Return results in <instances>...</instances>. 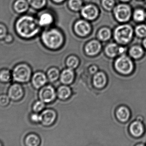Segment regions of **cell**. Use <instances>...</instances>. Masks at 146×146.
Instances as JSON below:
<instances>
[{
	"label": "cell",
	"mask_w": 146,
	"mask_h": 146,
	"mask_svg": "<svg viewBox=\"0 0 146 146\" xmlns=\"http://www.w3.org/2000/svg\"><path fill=\"white\" fill-rule=\"evenodd\" d=\"M133 30L129 25H123L117 27L115 31L114 36L117 42L122 44L129 43L133 38Z\"/></svg>",
	"instance_id": "obj_3"
},
{
	"label": "cell",
	"mask_w": 146,
	"mask_h": 146,
	"mask_svg": "<svg viewBox=\"0 0 146 146\" xmlns=\"http://www.w3.org/2000/svg\"><path fill=\"white\" fill-rule=\"evenodd\" d=\"M56 95L55 90L50 85L44 87L40 90L39 93L40 100L44 103H49L54 101Z\"/></svg>",
	"instance_id": "obj_7"
},
{
	"label": "cell",
	"mask_w": 146,
	"mask_h": 146,
	"mask_svg": "<svg viewBox=\"0 0 146 146\" xmlns=\"http://www.w3.org/2000/svg\"><path fill=\"white\" fill-rule=\"evenodd\" d=\"M2 145V144H1V143H0V146Z\"/></svg>",
	"instance_id": "obj_42"
},
{
	"label": "cell",
	"mask_w": 146,
	"mask_h": 146,
	"mask_svg": "<svg viewBox=\"0 0 146 146\" xmlns=\"http://www.w3.org/2000/svg\"><path fill=\"white\" fill-rule=\"evenodd\" d=\"M135 33L136 35L139 37H146V25H140L136 27Z\"/></svg>",
	"instance_id": "obj_28"
},
{
	"label": "cell",
	"mask_w": 146,
	"mask_h": 146,
	"mask_svg": "<svg viewBox=\"0 0 146 146\" xmlns=\"http://www.w3.org/2000/svg\"><path fill=\"white\" fill-rule=\"evenodd\" d=\"M116 70L121 74L129 75L134 69V64L131 58L126 55H122L118 57L115 63Z\"/></svg>",
	"instance_id": "obj_5"
},
{
	"label": "cell",
	"mask_w": 146,
	"mask_h": 146,
	"mask_svg": "<svg viewBox=\"0 0 146 146\" xmlns=\"http://www.w3.org/2000/svg\"><path fill=\"white\" fill-rule=\"evenodd\" d=\"M101 49V45L97 41H92L88 43L86 47V51L89 55H94L98 54Z\"/></svg>",
	"instance_id": "obj_17"
},
{
	"label": "cell",
	"mask_w": 146,
	"mask_h": 146,
	"mask_svg": "<svg viewBox=\"0 0 146 146\" xmlns=\"http://www.w3.org/2000/svg\"><path fill=\"white\" fill-rule=\"evenodd\" d=\"M7 35V27L3 24H0V39L5 38Z\"/></svg>",
	"instance_id": "obj_35"
},
{
	"label": "cell",
	"mask_w": 146,
	"mask_h": 146,
	"mask_svg": "<svg viewBox=\"0 0 146 146\" xmlns=\"http://www.w3.org/2000/svg\"><path fill=\"white\" fill-rule=\"evenodd\" d=\"M45 107L44 103L42 101H38L35 103L33 106V110L36 113H38L42 111Z\"/></svg>",
	"instance_id": "obj_31"
},
{
	"label": "cell",
	"mask_w": 146,
	"mask_h": 146,
	"mask_svg": "<svg viewBox=\"0 0 146 146\" xmlns=\"http://www.w3.org/2000/svg\"><path fill=\"white\" fill-rule=\"evenodd\" d=\"M48 79L50 81H56L60 76V72L56 68L50 69L47 73Z\"/></svg>",
	"instance_id": "obj_26"
},
{
	"label": "cell",
	"mask_w": 146,
	"mask_h": 146,
	"mask_svg": "<svg viewBox=\"0 0 146 146\" xmlns=\"http://www.w3.org/2000/svg\"><path fill=\"white\" fill-rule=\"evenodd\" d=\"M12 78L11 72L8 69H3L0 71V81L3 83L9 82Z\"/></svg>",
	"instance_id": "obj_24"
},
{
	"label": "cell",
	"mask_w": 146,
	"mask_h": 146,
	"mask_svg": "<svg viewBox=\"0 0 146 146\" xmlns=\"http://www.w3.org/2000/svg\"><path fill=\"white\" fill-rule=\"evenodd\" d=\"M111 36V32L109 29L104 28L100 31L99 37L100 38L103 40H106L109 39Z\"/></svg>",
	"instance_id": "obj_30"
},
{
	"label": "cell",
	"mask_w": 146,
	"mask_h": 146,
	"mask_svg": "<svg viewBox=\"0 0 146 146\" xmlns=\"http://www.w3.org/2000/svg\"><path fill=\"white\" fill-rule=\"evenodd\" d=\"M69 5L73 10H78L81 7L82 3L80 0H70Z\"/></svg>",
	"instance_id": "obj_32"
},
{
	"label": "cell",
	"mask_w": 146,
	"mask_h": 146,
	"mask_svg": "<svg viewBox=\"0 0 146 146\" xmlns=\"http://www.w3.org/2000/svg\"><path fill=\"white\" fill-rule=\"evenodd\" d=\"M114 13L118 21L127 22L130 19L132 15V10L128 5L121 4L116 7L114 10Z\"/></svg>",
	"instance_id": "obj_6"
},
{
	"label": "cell",
	"mask_w": 146,
	"mask_h": 146,
	"mask_svg": "<svg viewBox=\"0 0 146 146\" xmlns=\"http://www.w3.org/2000/svg\"><path fill=\"white\" fill-rule=\"evenodd\" d=\"M129 53L132 58L137 59L141 58L143 55L144 51L141 46L134 45L130 48Z\"/></svg>",
	"instance_id": "obj_20"
},
{
	"label": "cell",
	"mask_w": 146,
	"mask_h": 146,
	"mask_svg": "<svg viewBox=\"0 0 146 146\" xmlns=\"http://www.w3.org/2000/svg\"><path fill=\"white\" fill-rule=\"evenodd\" d=\"M79 63V60L75 56L70 57L67 60V66L71 69H73L76 68L78 66Z\"/></svg>",
	"instance_id": "obj_27"
},
{
	"label": "cell",
	"mask_w": 146,
	"mask_h": 146,
	"mask_svg": "<svg viewBox=\"0 0 146 146\" xmlns=\"http://www.w3.org/2000/svg\"><path fill=\"white\" fill-rule=\"evenodd\" d=\"M47 77L42 72L35 73L32 78V83L35 88L38 89L44 86L47 82Z\"/></svg>",
	"instance_id": "obj_10"
},
{
	"label": "cell",
	"mask_w": 146,
	"mask_h": 146,
	"mask_svg": "<svg viewBox=\"0 0 146 146\" xmlns=\"http://www.w3.org/2000/svg\"><path fill=\"white\" fill-rule=\"evenodd\" d=\"M28 2L33 7L40 9L45 5V0H28Z\"/></svg>",
	"instance_id": "obj_29"
},
{
	"label": "cell",
	"mask_w": 146,
	"mask_h": 146,
	"mask_svg": "<svg viewBox=\"0 0 146 146\" xmlns=\"http://www.w3.org/2000/svg\"><path fill=\"white\" fill-rule=\"evenodd\" d=\"M12 74V78L16 82L26 83L29 81L31 77V69L27 64L20 63L15 67Z\"/></svg>",
	"instance_id": "obj_2"
},
{
	"label": "cell",
	"mask_w": 146,
	"mask_h": 146,
	"mask_svg": "<svg viewBox=\"0 0 146 146\" xmlns=\"http://www.w3.org/2000/svg\"><path fill=\"white\" fill-rule=\"evenodd\" d=\"M130 133L134 137L141 136L144 132V127L140 121H137L133 122L129 128Z\"/></svg>",
	"instance_id": "obj_11"
},
{
	"label": "cell",
	"mask_w": 146,
	"mask_h": 146,
	"mask_svg": "<svg viewBox=\"0 0 146 146\" xmlns=\"http://www.w3.org/2000/svg\"><path fill=\"white\" fill-rule=\"evenodd\" d=\"M74 73L72 69L69 68L65 69L62 71L60 75L61 82L65 85L71 84L74 81Z\"/></svg>",
	"instance_id": "obj_16"
},
{
	"label": "cell",
	"mask_w": 146,
	"mask_h": 146,
	"mask_svg": "<svg viewBox=\"0 0 146 146\" xmlns=\"http://www.w3.org/2000/svg\"><path fill=\"white\" fill-rule=\"evenodd\" d=\"M42 39L45 45L51 49H55L60 46L62 43V37L56 30H51L44 32Z\"/></svg>",
	"instance_id": "obj_4"
},
{
	"label": "cell",
	"mask_w": 146,
	"mask_h": 146,
	"mask_svg": "<svg viewBox=\"0 0 146 146\" xmlns=\"http://www.w3.org/2000/svg\"><path fill=\"white\" fill-rule=\"evenodd\" d=\"M53 21V18L51 15L48 13H44L42 15L39 19V25L42 26H46L50 24Z\"/></svg>",
	"instance_id": "obj_25"
},
{
	"label": "cell",
	"mask_w": 146,
	"mask_h": 146,
	"mask_svg": "<svg viewBox=\"0 0 146 146\" xmlns=\"http://www.w3.org/2000/svg\"><path fill=\"white\" fill-rule=\"evenodd\" d=\"M145 1H146V0H145Z\"/></svg>",
	"instance_id": "obj_43"
},
{
	"label": "cell",
	"mask_w": 146,
	"mask_h": 146,
	"mask_svg": "<svg viewBox=\"0 0 146 146\" xmlns=\"http://www.w3.org/2000/svg\"><path fill=\"white\" fill-rule=\"evenodd\" d=\"M10 99L8 95L5 94L0 95V106L2 107L7 106L10 102Z\"/></svg>",
	"instance_id": "obj_33"
},
{
	"label": "cell",
	"mask_w": 146,
	"mask_h": 146,
	"mask_svg": "<svg viewBox=\"0 0 146 146\" xmlns=\"http://www.w3.org/2000/svg\"><path fill=\"white\" fill-rule=\"evenodd\" d=\"M13 37L10 34H8L4 38L5 42L7 43H10L13 41Z\"/></svg>",
	"instance_id": "obj_37"
},
{
	"label": "cell",
	"mask_w": 146,
	"mask_h": 146,
	"mask_svg": "<svg viewBox=\"0 0 146 146\" xmlns=\"http://www.w3.org/2000/svg\"><path fill=\"white\" fill-rule=\"evenodd\" d=\"M15 27L19 35L25 38L33 37L39 31L36 20L29 15H24L18 19L15 23Z\"/></svg>",
	"instance_id": "obj_1"
},
{
	"label": "cell",
	"mask_w": 146,
	"mask_h": 146,
	"mask_svg": "<svg viewBox=\"0 0 146 146\" xmlns=\"http://www.w3.org/2000/svg\"><path fill=\"white\" fill-rule=\"evenodd\" d=\"M121 1H122L123 2H127L128 1H130V0H121Z\"/></svg>",
	"instance_id": "obj_41"
},
{
	"label": "cell",
	"mask_w": 146,
	"mask_h": 146,
	"mask_svg": "<svg viewBox=\"0 0 146 146\" xmlns=\"http://www.w3.org/2000/svg\"><path fill=\"white\" fill-rule=\"evenodd\" d=\"M114 0H103V4L104 7L108 10H111L114 6Z\"/></svg>",
	"instance_id": "obj_34"
},
{
	"label": "cell",
	"mask_w": 146,
	"mask_h": 146,
	"mask_svg": "<svg viewBox=\"0 0 146 146\" xmlns=\"http://www.w3.org/2000/svg\"><path fill=\"white\" fill-rule=\"evenodd\" d=\"M28 4L25 0H17L14 4L15 12L19 13L26 12L28 8Z\"/></svg>",
	"instance_id": "obj_19"
},
{
	"label": "cell",
	"mask_w": 146,
	"mask_h": 146,
	"mask_svg": "<svg viewBox=\"0 0 146 146\" xmlns=\"http://www.w3.org/2000/svg\"><path fill=\"white\" fill-rule=\"evenodd\" d=\"M97 8L93 5L85 6L82 10V14L83 17L88 19L92 20L95 19L98 15Z\"/></svg>",
	"instance_id": "obj_13"
},
{
	"label": "cell",
	"mask_w": 146,
	"mask_h": 146,
	"mask_svg": "<svg viewBox=\"0 0 146 146\" xmlns=\"http://www.w3.org/2000/svg\"><path fill=\"white\" fill-rule=\"evenodd\" d=\"M8 95L10 99L13 101L21 100L24 95V89L22 86L18 83L13 84L9 89Z\"/></svg>",
	"instance_id": "obj_8"
},
{
	"label": "cell",
	"mask_w": 146,
	"mask_h": 146,
	"mask_svg": "<svg viewBox=\"0 0 146 146\" xmlns=\"http://www.w3.org/2000/svg\"><path fill=\"white\" fill-rule=\"evenodd\" d=\"M41 121L43 125L50 126L51 125L56 119V113L51 109L45 110L40 115Z\"/></svg>",
	"instance_id": "obj_9"
},
{
	"label": "cell",
	"mask_w": 146,
	"mask_h": 146,
	"mask_svg": "<svg viewBox=\"0 0 146 146\" xmlns=\"http://www.w3.org/2000/svg\"><path fill=\"white\" fill-rule=\"evenodd\" d=\"M71 90L68 87L62 86L58 88L57 95L59 98L62 99H66L68 98L71 95Z\"/></svg>",
	"instance_id": "obj_21"
},
{
	"label": "cell",
	"mask_w": 146,
	"mask_h": 146,
	"mask_svg": "<svg viewBox=\"0 0 146 146\" xmlns=\"http://www.w3.org/2000/svg\"><path fill=\"white\" fill-rule=\"evenodd\" d=\"M31 119L33 122L38 123L40 122L41 121V117H40V115L35 113L31 115Z\"/></svg>",
	"instance_id": "obj_36"
},
{
	"label": "cell",
	"mask_w": 146,
	"mask_h": 146,
	"mask_svg": "<svg viewBox=\"0 0 146 146\" xmlns=\"http://www.w3.org/2000/svg\"><path fill=\"white\" fill-rule=\"evenodd\" d=\"M55 1L57 2H60L62 1L63 0H54Z\"/></svg>",
	"instance_id": "obj_40"
},
{
	"label": "cell",
	"mask_w": 146,
	"mask_h": 146,
	"mask_svg": "<svg viewBox=\"0 0 146 146\" xmlns=\"http://www.w3.org/2000/svg\"><path fill=\"white\" fill-rule=\"evenodd\" d=\"M124 48L119 47L115 43H111L107 45L106 48V52L108 56L114 57L119 54H122L124 52Z\"/></svg>",
	"instance_id": "obj_15"
},
{
	"label": "cell",
	"mask_w": 146,
	"mask_h": 146,
	"mask_svg": "<svg viewBox=\"0 0 146 146\" xmlns=\"http://www.w3.org/2000/svg\"><path fill=\"white\" fill-rule=\"evenodd\" d=\"M116 116L120 121L125 122L130 117V111L127 107L122 106L117 109L116 112Z\"/></svg>",
	"instance_id": "obj_18"
},
{
	"label": "cell",
	"mask_w": 146,
	"mask_h": 146,
	"mask_svg": "<svg viewBox=\"0 0 146 146\" xmlns=\"http://www.w3.org/2000/svg\"><path fill=\"white\" fill-rule=\"evenodd\" d=\"M93 82L94 86L97 88H103L107 82L106 75L103 72L96 73L94 76Z\"/></svg>",
	"instance_id": "obj_12"
},
{
	"label": "cell",
	"mask_w": 146,
	"mask_h": 146,
	"mask_svg": "<svg viewBox=\"0 0 146 146\" xmlns=\"http://www.w3.org/2000/svg\"><path fill=\"white\" fill-rule=\"evenodd\" d=\"M39 137L35 134H31L26 137L25 143L28 146H37L40 144Z\"/></svg>",
	"instance_id": "obj_22"
},
{
	"label": "cell",
	"mask_w": 146,
	"mask_h": 146,
	"mask_svg": "<svg viewBox=\"0 0 146 146\" xmlns=\"http://www.w3.org/2000/svg\"><path fill=\"white\" fill-rule=\"evenodd\" d=\"M143 45H144V47L145 48V49H146V38L145 39L144 41H143Z\"/></svg>",
	"instance_id": "obj_39"
},
{
	"label": "cell",
	"mask_w": 146,
	"mask_h": 146,
	"mask_svg": "<svg viewBox=\"0 0 146 146\" xmlns=\"http://www.w3.org/2000/svg\"><path fill=\"white\" fill-rule=\"evenodd\" d=\"M97 68L96 67H94V66H93V67L90 68V72L92 73H95L97 72Z\"/></svg>",
	"instance_id": "obj_38"
},
{
	"label": "cell",
	"mask_w": 146,
	"mask_h": 146,
	"mask_svg": "<svg viewBox=\"0 0 146 146\" xmlns=\"http://www.w3.org/2000/svg\"><path fill=\"white\" fill-rule=\"evenodd\" d=\"M76 31L81 36L86 35L90 31L89 24L84 21H79L76 22L75 26Z\"/></svg>",
	"instance_id": "obj_14"
},
{
	"label": "cell",
	"mask_w": 146,
	"mask_h": 146,
	"mask_svg": "<svg viewBox=\"0 0 146 146\" xmlns=\"http://www.w3.org/2000/svg\"><path fill=\"white\" fill-rule=\"evenodd\" d=\"M133 18L134 20L137 22H142L146 19V12L143 9H137L134 12Z\"/></svg>",
	"instance_id": "obj_23"
}]
</instances>
